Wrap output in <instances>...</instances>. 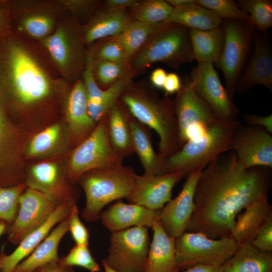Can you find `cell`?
I'll use <instances>...</instances> for the list:
<instances>
[{
    "instance_id": "bcb514c9",
    "label": "cell",
    "mask_w": 272,
    "mask_h": 272,
    "mask_svg": "<svg viewBox=\"0 0 272 272\" xmlns=\"http://www.w3.org/2000/svg\"><path fill=\"white\" fill-rule=\"evenodd\" d=\"M250 244L261 251L272 252V214L259 229Z\"/></svg>"
},
{
    "instance_id": "f546056e",
    "label": "cell",
    "mask_w": 272,
    "mask_h": 272,
    "mask_svg": "<svg viewBox=\"0 0 272 272\" xmlns=\"http://www.w3.org/2000/svg\"><path fill=\"white\" fill-rule=\"evenodd\" d=\"M129 122L133 151L138 155L143 167L144 174L155 175L164 174L165 158L155 151L148 127L130 114Z\"/></svg>"
},
{
    "instance_id": "f5cc1de1",
    "label": "cell",
    "mask_w": 272,
    "mask_h": 272,
    "mask_svg": "<svg viewBox=\"0 0 272 272\" xmlns=\"http://www.w3.org/2000/svg\"><path fill=\"white\" fill-rule=\"evenodd\" d=\"M167 75L166 71L162 68L154 70L150 76L152 85L157 88L163 89Z\"/></svg>"
},
{
    "instance_id": "680465c9",
    "label": "cell",
    "mask_w": 272,
    "mask_h": 272,
    "mask_svg": "<svg viewBox=\"0 0 272 272\" xmlns=\"http://www.w3.org/2000/svg\"><path fill=\"white\" fill-rule=\"evenodd\" d=\"M0 272H1V269H0Z\"/></svg>"
},
{
    "instance_id": "7bdbcfd3",
    "label": "cell",
    "mask_w": 272,
    "mask_h": 272,
    "mask_svg": "<svg viewBox=\"0 0 272 272\" xmlns=\"http://www.w3.org/2000/svg\"><path fill=\"white\" fill-rule=\"evenodd\" d=\"M86 54L95 60L113 62H127L128 60L125 51L115 37L105 39L92 52Z\"/></svg>"
},
{
    "instance_id": "484cf974",
    "label": "cell",
    "mask_w": 272,
    "mask_h": 272,
    "mask_svg": "<svg viewBox=\"0 0 272 272\" xmlns=\"http://www.w3.org/2000/svg\"><path fill=\"white\" fill-rule=\"evenodd\" d=\"M132 21L128 9H113L101 6L82 25L83 37L86 46L99 40L118 36Z\"/></svg>"
},
{
    "instance_id": "7c38bea8",
    "label": "cell",
    "mask_w": 272,
    "mask_h": 272,
    "mask_svg": "<svg viewBox=\"0 0 272 272\" xmlns=\"http://www.w3.org/2000/svg\"><path fill=\"white\" fill-rule=\"evenodd\" d=\"M25 183L39 191L57 206L65 202L77 203L80 190L70 178L65 163L44 161L26 166Z\"/></svg>"
},
{
    "instance_id": "ab89813d",
    "label": "cell",
    "mask_w": 272,
    "mask_h": 272,
    "mask_svg": "<svg viewBox=\"0 0 272 272\" xmlns=\"http://www.w3.org/2000/svg\"><path fill=\"white\" fill-rule=\"evenodd\" d=\"M26 188L25 183L8 187L0 186V219L8 225L17 216L20 196Z\"/></svg>"
},
{
    "instance_id": "b9f144b4",
    "label": "cell",
    "mask_w": 272,
    "mask_h": 272,
    "mask_svg": "<svg viewBox=\"0 0 272 272\" xmlns=\"http://www.w3.org/2000/svg\"><path fill=\"white\" fill-rule=\"evenodd\" d=\"M59 260L66 266L82 267L90 272H99L101 270L99 264L87 245L76 244L66 255L59 258Z\"/></svg>"
},
{
    "instance_id": "ffe728a7",
    "label": "cell",
    "mask_w": 272,
    "mask_h": 272,
    "mask_svg": "<svg viewBox=\"0 0 272 272\" xmlns=\"http://www.w3.org/2000/svg\"><path fill=\"white\" fill-rule=\"evenodd\" d=\"M173 100L178 123L180 149L184 145V134L189 126L195 124L210 126L220 120L194 91L189 81L182 84Z\"/></svg>"
},
{
    "instance_id": "8d00e7d4",
    "label": "cell",
    "mask_w": 272,
    "mask_h": 272,
    "mask_svg": "<svg viewBox=\"0 0 272 272\" xmlns=\"http://www.w3.org/2000/svg\"><path fill=\"white\" fill-rule=\"evenodd\" d=\"M173 8L164 0L138 1L128 11L132 20L158 25L164 23Z\"/></svg>"
},
{
    "instance_id": "7dc6e473",
    "label": "cell",
    "mask_w": 272,
    "mask_h": 272,
    "mask_svg": "<svg viewBox=\"0 0 272 272\" xmlns=\"http://www.w3.org/2000/svg\"><path fill=\"white\" fill-rule=\"evenodd\" d=\"M243 119L247 125L263 128L272 134L271 114L262 116L255 114L246 113L243 115Z\"/></svg>"
},
{
    "instance_id": "9c48e42d",
    "label": "cell",
    "mask_w": 272,
    "mask_h": 272,
    "mask_svg": "<svg viewBox=\"0 0 272 272\" xmlns=\"http://www.w3.org/2000/svg\"><path fill=\"white\" fill-rule=\"evenodd\" d=\"M108 134L106 116L91 133L70 152L66 160L69 176L75 183L85 173L122 164Z\"/></svg>"
},
{
    "instance_id": "4dcf8cb0",
    "label": "cell",
    "mask_w": 272,
    "mask_h": 272,
    "mask_svg": "<svg viewBox=\"0 0 272 272\" xmlns=\"http://www.w3.org/2000/svg\"><path fill=\"white\" fill-rule=\"evenodd\" d=\"M129 114L119 99L106 115L109 140L114 151L123 159L134 153Z\"/></svg>"
},
{
    "instance_id": "8992f818",
    "label": "cell",
    "mask_w": 272,
    "mask_h": 272,
    "mask_svg": "<svg viewBox=\"0 0 272 272\" xmlns=\"http://www.w3.org/2000/svg\"><path fill=\"white\" fill-rule=\"evenodd\" d=\"M193 60L190 29L180 25L166 24L149 39L128 63L134 76L155 63L163 62L177 69Z\"/></svg>"
},
{
    "instance_id": "52a82bcc",
    "label": "cell",
    "mask_w": 272,
    "mask_h": 272,
    "mask_svg": "<svg viewBox=\"0 0 272 272\" xmlns=\"http://www.w3.org/2000/svg\"><path fill=\"white\" fill-rule=\"evenodd\" d=\"M70 14L59 19L52 33L40 42L63 79L76 82L84 71L87 51L82 25Z\"/></svg>"
},
{
    "instance_id": "9a60e30c",
    "label": "cell",
    "mask_w": 272,
    "mask_h": 272,
    "mask_svg": "<svg viewBox=\"0 0 272 272\" xmlns=\"http://www.w3.org/2000/svg\"><path fill=\"white\" fill-rule=\"evenodd\" d=\"M189 82L219 120L223 121L237 120L239 110L222 85L213 63L197 64L191 71Z\"/></svg>"
},
{
    "instance_id": "5b68a950",
    "label": "cell",
    "mask_w": 272,
    "mask_h": 272,
    "mask_svg": "<svg viewBox=\"0 0 272 272\" xmlns=\"http://www.w3.org/2000/svg\"><path fill=\"white\" fill-rule=\"evenodd\" d=\"M240 121L219 120L211 126L202 138L186 142L181 148L165 159L164 174L183 172L187 177L193 172H201L219 155L230 151L234 134Z\"/></svg>"
},
{
    "instance_id": "4316f807",
    "label": "cell",
    "mask_w": 272,
    "mask_h": 272,
    "mask_svg": "<svg viewBox=\"0 0 272 272\" xmlns=\"http://www.w3.org/2000/svg\"><path fill=\"white\" fill-rule=\"evenodd\" d=\"M272 214L267 194L249 204L237 217L230 237L240 246L250 243L268 217Z\"/></svg>"
},
{
    "instance_id": "3957f363",
    "label": "cell",
    "mask_w": 272,
    "mask_h": 272,
    "mask_svg": "<svg viewBox=\"0 0 272 272\" xmlns=\"http://www.w3.org/2000/svg\"><path fill=\"white\" fill-rule=\"evenodd\" d=\"M119 99L134 118L157 133L162 157L168 158L180 150L173 100L160 97L145 82L133 81Z\"/></svg>"
},
{
    "instance_id": "83f0119b",
    "label": "cell",
    "mask_w": 272,
    "mask_h": 272,
    "mask_svg": "<svg viewBox=\"0 0 272 272\" xmlns=\"http://www.w3.org/2000/svg\"><path fill=\"white\" fill-rule=\"evenodd\" d=\"M153 240L150 244L144 272H180L175 258V239L169 236L161 222L152 227Z\"/></svg>"
},
{
    "instance_id": "5bb4252c",
    "label": "cell",
    "mask_w": 272,
    "mask_h": 272,
    "mask_svg": "<svg viewBox=\"0 0 272 272\" xmlns=\"http://www.w3.org/2000/svg\"><path fill=\"white\" fill-rule=\"evenodd\" d=\"M58 206L42 192L27 187L20 196L15 219L8 225V240L18 245L27 235L43 224Z\"/></svg>"
},
{
    "instance_id": "cb8c5ba5",
    "label": "cell",
    "mask_w": 272,
    "mask_h": 272,
    "mask_svg": "<svg viewBox=\"0 0 272 272\" xmlns=\"http://www.w3.org/2000/svg\"><path fill=\"white\" fill-rule=\"evenodd\" d=\"M76 202L69 201L59 205L47 221L27 235L10 254L5 253L3 246L0 250L1 272H13L15 267L31 254L55 225L69 216Z\"/></svg>"
},
{
    "instance_id": "d590c367",
    "label": "cell",
    "mask_w": 272,
    "mask_h": 272,
    "mask_svg": "<svg viewBox=\"0 0 272 272\" xmlns=\"http://www.w3.org/2000/svg\"><path fill=\"white\" fill-rule=\"evenodd\" d=\"M131 74L128 75L104 90L102 95L94 100L88 99V109L90 116L96 122L98 123L116 104L120 97L132 82Z\"/></svg>"
},
{
    "instance_id": "d6986e66",
    "label": "cell",
    "mask_w": 272,
    "mask_h": 272,
    "mask_svg": "<svg viewBox=\"0 0 272 272\" xmlns=\"http://www.w3.org/2000/svg\"><path fill=\"white\" fill-rule=\"evenodd\" d=\"M184 177L186 175L182 171L157 175L137 174L132 190L126 199L130 203L161 210L171 199L174 185Z\"/></svg>"
},
{
    "instance_id": "c3c4849f",
    "label": "cell",
    "mask_w": 272,
    "mask_h": 272,
    "mask_svg": "<svg viewBox=\"0 0 272 272\" xmlns=\"http://www.w3.org/2000/svg\"><path fill=\"white\" fill-rule=\"evenodd\" d=\"M182 83L178 75L174 73L167 74L164 84L166 96L178 93L182 87Z\"/></svg>"
},
{
    "instance_id": "836d02e7",
    "label": "cell",
    "mask_w": 272,
    "mask_h": 272,
    "mask_svg": "<svg viewBox=\"0 0 272 272\" xmlns=\"http://www.w3.org/2000/svg\"><path fill=\"white\" fill-rule=\"evenodd\" d=\"M222 21L215 13L196 2L182 7L173 8L164 23L180 25L189 29L204 30L220 27Z\"/></svg>"
},
{
    "instance_id": "603a6c76",
    "label": "cell",
    "mask_w": 272,
    "mask_h": 272,
    "mask_svg": "<svg viewBox=\"0 0 272 272\" xmlns=\"http://www.w3.org/2000/svg\"><path fill=\"white\" fill-rule=\"evenodd\" d=\"M63 118L70 133L72 146H77L93 131L97 123L91 117L88 109V95L81 80L75 82L66 97Z\"/></svg>"
},
{
    "instance_id": "d6a6232c",
    "label": "cell",
    "mask_w": 272,
    "mask_h": 272,
    "mask_svg": "<svg viewBox=\"0 0 272 272\" xmlns=\"http://www.w3.org/2000/svg\"><path fill=\"white\" fill-rule=\"evenodd\" d=\"M194 60L197 64H215L224 47L225 34L221 26L209 30L190 29Z\"/></svg>"
},
{
    "instance_id": "30bf717a",
    "label": "cell",
    "mask_w": 272,
    "mask_h": 272,
    "mask_svg": "<svg viewBox=\"0 0 272 272\" xmlns=\"http://www.w3.org/2000/svg\"><path fill=\"white\" fill-rule=\"evenodd\" d=\"M175 245L176 264L183 271L199 264L222 265L239 246L230 237L213 239L186 231L175 239Z\"/></svg>"
},
{
    "instance_id": "e575fe53",
    "label": "cell",
    "mask_w": 272,
    "mask_h": 272,
    "mask_svg": "<svg viewBox=\"0 0 272 272\" xmlns=\"http://www.w3.org/2000/svg\"><path fill=\"white\" fill-rule=\"evenodd\" d=\"M165 24L150 25L133 20L120 35L115 37L122 45L128 62L149 39Z\"/></svg>"
},
{
    "instance_id": "60d3db41",
    "label": "cell",
    "mask_w": 272,
    "mask_h": 272,
    "mask_svg": "<svg viewBox=\"0 0 272 272\" xmlns=\"http://www.w3.org/2000/svg\"><path fill=\"white\" fill-rule=\"evenodd\" d=\"M196 3L215 13L222 19L238 20L250 24L249 15L232 0H196Z\"/></svg>"
},
{
    "instance_id": "74e56055",
    "label": "cell",
    "mask_w": 272,
    "mask_h": 272,
    "mask_svg": "<svg viewBox=\"0 0 272 272\" xmlns=\"http://www.w3.org/2000/svg\"><path fill=\"white\" fill-rule=\"evenodd\" d=\"M236 3L250 19V24L259 32H264L272 26L271 0H238Z\"/></svg>"
},
{
    "instance_id": "11a10c76",
    "label": "cell",
    "mask_w": 272,
    "mask_h": 272,
    "mask_svg": "<svg viewBox=\"0 0 272 272\" xmlns=\"http://www.w3.org/2000/svg\"><path fill=\"white\" fill-rule=\"evenodd\" d=\"M173 8L184 7L196 3V0H166Z\"/></svg>"
},
{
    "instance_id": "ee69618b",
    "label": "cell",
    "mask_w": 272,
    "mask_h": 272,
    "mask_svg": "<svg viewBox=\"0 0 272 272\" xmlns=\"http://www.w3.org/2000/svg\"><path fill=\"white\" fill-rule=\"evenodd\" d=\"M59 2L64 9L70 11L78 21L81 18L87 17L89 20L101 8L102 2L91 0H70Z\"/></svg>"
},
{
    "instance_id": "7402d4cb",
    "label": "cell",
    "mask_w": 272,
    "mask_h": 272,
    "mask_svg": "<svg viewBox=\"0 0 272 272\" xmlns=\"http://www.w3.org/2000/svg\"><path fill=\"white\" fill-rule=\"evenodd\" d=\"M72 147L64 118L52 123L31 135L24 151L25 161H37L64 155Z\"/></svg>"
},
{
    "instance_id": "4fadbf2b",
    "label": "cell",
    "mask_w": 272,
    "mask_h": 272,
    "mask_svg": "<svg viewBox=\"0 0 272 272\" xmlns=\"http://www.w3.org/2000/svg\"><path fill=\"white\" fill-rule=\"evenodd\" d=\"M148 229L135 226L112 233L109 254L103 259L106 264L119 272H144L150 246Z\"/></svg>"
},
{
    "instance_id": "f35d334b",
    "label": "cell",
    "mask_w": 272,
    "mask_h": 272,
    "mask_svg": "<svg viewBox=\"0 0 272 272\" xmlns=\"http://www.w3.org/2000/svg\"><path fill=\"white\" fill-rule=\"evenodd\" d=\"M92 59L94 79L98 86L103 90L106 89L121 78L132 75L127 62H113Z\"/></svg>"
},
{
    "instance_id": "9f6ffc18",
    "label": "cell",
    "mask_w": 272,
    "mask_h": 272,
    "mask_svg": "<svg viewBox=\"0 0 272 272\" xmlns=\"http://www.w3.org/2000/svg\"><path fill=\"white\" fill-rule=\"evenodd\" d=\"M8 225V224L5 221L0 219V237L4 233H6Z\"/></svg>"
},
{
    "instance_id": "f6af8a7d",
    "label": "cell",
    "mask_w": 272,
    "mask_h": 272,
    "mask_svg": "<svg viewBox=\"0 0 272 272\" xmlns=\"http://www.w3.org/2000/svg\"><path fill=\"white\" fill-rule=\"evenodd\" d=\"M79 211L75 204L73 207L69 216V230L76 245H89V233L88 229L82 222Z\"/></svg>"
},
{
    "instance_id": "d4e9b609",
    "label": "cell",
    "mask_w": 272,
    "mask_h": 272,
    "mask_svg": "<svg viewBox=\"0 0 272 272\" xmlns=\"http://www.w3.org/2000/svg\"><path fill=\"white\" fill-rule=\"evenodd\" d=\"M162 209L152 210L119 199L102 211L100 219L103 225L112 233L135 226L152 228L160 219Z\"/></svg>"
},
{
    "instance_id": "2e32d148",
    "label": "cell",
    "mask_w": 272,
    "mask_h": 272,
    "mask_svg": "<svg viewBox=\"0 0 272 272\" xmlns=\"http://www.w3.org/2000/svg\"><path fill=\"white\" fill-rule=\"evenodd\" d=\"M10 7L11 22H15L18 31L40 41L54 31L62 8L60 4L28 2H13Z\"/></svg>"
},
{
    "instance_id": "681fc988",
    "label": "cell",
    "mask_w": 272,
    "mask_h": 272,
    "mask_svg": "<svg viewBox=\"0 0 272 272\" xmlns=\"http://www.w3.org/2000/svg\"><path fill=\"white\" fill-rule=\"evenodd\" d=\"M8 3L0 2V34L11 29L10 7Z\"/></svg>"
},
{
    "instance_id": "8fae6325",
    "label": "cell",
    "mask_w": 272,
    "mask_h": 272,
    "mask_svg": "<svg viewBox=\"0 0 272 272\" xmlns=\"http://www.w3.org/2000/svg\"><path fill=\"white\" fill-rule=\"evenodd\" d=\"M31 136L9 117L0 103V186L25 183L24 151Z\"/></svg>"
},
{
    "instance_id": "f907efd6",
    "label": "cell",
    "mask_w": 272,
    "mask_h": 272,
    "mask_svg": "<svg viewBox=\"0 0 272 272\" xmlns=\"http://www.w3.org/2000/svg\"><path fill=\"white\" fill-rule=\"evenodd\" d=\"M32 272H74V270L73 267L62 264L59 259L39 266Z\"/></svg>"
},
{
    "instance_id": "816d5d0a",
    "label": "cell",
    "mask_w": 272,
    "mask_h": 272,
    "mask_svg": "<svg viewBox=\"0 0 272 272\" xmlns=\"http://www.w3.org/2000/svg\"><path fill=\"white\" fill-rule=\"evenodd\" d=\"M137 0H106L102 2V6L113 9H126L132 7Z\"/></svg>"
},
{
    "instance_id": "ac0fdd59",
    "label": "cell",
    "mask_w": 272,
    "mask_h": 272,
    "mask_svg": "<svg viewBox=\"0 0 272 272\" xmlns=\"http://www.w3.org/2000/svg\"><path fill=\"white\" fill-rule=\"evenodd\" d=\"M253 53L249 56L238 79L235 92H246L255 86L263 85L272 92V45L266 31H255Z\"/></svg>"
},
{
    "instance_id": "7a4b0ae2",
    "label": "cell",
    "mask_w": 272,
    "mask_h": 272,
    "mask_svg": "<svg viewBox=\"0 0 272 272\" xmlns=\"http://www.w3.org/2000/svg\"><path fill=\"white\" fill-rule=\"evenodd\" d=\"M270 169L245 168L232 151L219 155L198 179L194 210L186 232L201 233L213 239L230 237L241 211L267 194Z\"/></svg>"
},
{
    "instance_id": "db71d44e",
    "label": "cell",
    "mask_w": 272,
    "mask_h": 272,
    "mask_svg": "<svg viewBox=\"0 0 272 272\" xmlns=\"http://www.w3.org/2000/svg\"><path fill=\"white\" fill-rule=\"evenodd\" d=\"M183 272H223L222 265H196Z\"/></svg>"
},
{
    "instance_id": "44dd1931",
    "label": "cell",
    "mask_w": 272,
    "mask_h": 272,
    "mask_svg": "<svg viewBox=\"0 0 272 272\" xmlns=\"http://www.w3.org/2000/svg\"><path fill=\"white\" fill-rule=\"evenodd\" d=\"M200 173L198 171L190 173L179 194L161 210V225L172 238L176 239L186 231L194 210L195 189Z\"/></svg>"
},
{
    "instance_id": "277c9868",
    "label": "cell",
    "mask_w": 272,
    "mask_h": 272,
    "mask_svg": "<svg viewBox=\"0 0 272 272\" xmlns=\"http://www.w3.org/2000/svg\"><path fill=\"white\" fill-rule=\"evenodd\" d=\"M136 175L132 168L122 164L83 174L77 182L86 195L81 217L88 222L97 221L106 205L126 199L132 190Z\"/></svg>"
},
{
    "instance_id": "1f68e13d",
    "label": "cell",
    "mask_w": 272,
    "mask_h": 272,
    "mask_svg": "<svg viewBox=\"0 0 272 272\" xmlns=\"http://www.w3.org/2000/svg\"><path fill=\"white\" fill-rule=\"evenodd\" d=\"M222 267L223 272H272V252L243 244Z\"/></svg>"
},
{
    "instance_id": "f1b7e54d",
    "label": "cell",
    "mask_w": 272,
    "mask_h": 272,
    "mask_svg": "<svg viewBox=\"0 0 272 272\" xmlns=\"http://www.w3.org/2000/svg\"><path fill=\"white\" fill-rule=\"evenodd\" d=\"M69 230V216L53 228L31 254L15 267L13 272H32L39 266L58 261L59 243Z\"/></svg>"
},
{
    "instance_id": "6da1fadb",
    "label": "cell",
    "mask_w": 272,
    "mask_h": 272,
    "mask_svg": "<svg viewBox=\"0 0 272 272\" xmlns=\"http://www.w3.org/2000/svg\"><path fill=\"white\" fill-rule=\"evenodd\" d=\"M11 29L0 34V103L31 136L58 120L71 87Z\"/></svg>"
},
{
    "instance_id": "6f0895ef",
    "label": "cell",
    "mask_w": 272,
    "mask_h": 272,
    "mask_svg": "<svg viewBox=\"0 0 272 272\" xmlns=\"http://www.w3.org/2000/svg\"><path fill=\"white\" fill-rule=\"evenodd\" d=\"M102 264L104 267L105 272H119L110 267L108 264H106L103 259L102 261Z\"/></svg>"
},
{
    "instance_id": "e0dca14e",
    "label": "cell",
    "mask_w": 272,
    "mask_h": 272,
    "mask_svg": "<svg viewBox=\"0 0 272 272\" xmlns=\"http://www.w3.org/2000/svg\"><path fill=\"white\" fill-rule=\"evenodd\" d=\"M231 151L245 168H272V134L263 128L240 124L232 139Z\"/></svg>"
},
{
    "instance_id": "ba28073f",
    "label": "cell",
    "mask_w": 272,
    "mask_h": 272,
    "mask_svg": "<svg viewBox=\"0 0 272 272\" xmlns=\"http://www.w3.org/2000/svg\"><path fill=\"white\" fill-rule=\"evenodd\" d=\"M225 34L222 54L215 64L223 73L225 89L233 100L235 86L250 55L254 28L249 23L223 19L221 25Z\"/></svg>"
}]
</instances>
